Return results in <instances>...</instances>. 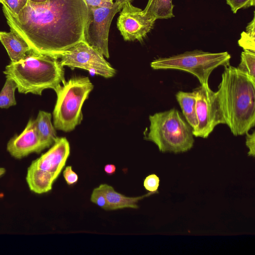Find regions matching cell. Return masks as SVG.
I'll return each mask as SVG.
<instances>
[{"mask_svg": "<svg viewBox=\"0 0 255 255\" xmlns=\"http://www.w3.org/2000/svg\"><path fill=\"white\" fill-rule=\"evenodd\" d=\"M64 178L67 184L71 185L75 184L78 180V176L72 169L71 166H67L63 172Z\"/></svg>", "mask_w": 255, "mask_h": 255, "instance_id": "26", "label": "cell"}, {"mask_svg": "<svg viewBox=\"0 0 255 255\" xmlns=\"http://www.w3.org/2000/svg\"><path fill=\"white\" fill-rule=\"evenodd\" d=\"M70 152V145L66 138L58 137L52 146L31 163L38 168L50 172L58 177Z\"/></svg>", "mask_w": 255, "mask_h": 255, "instance_id": "11", "label": "cell"}, {"mask_svg": "<svg viewBox=\"0 0 255 255\" xmlns=\"http://www.w3.org/2000/svg\"><path fill=\"white\" fill-rule=\"evenodd\" d=\"M31 2L34 3H42L46 1L47 0H29Z\"/></svg>", "mask_w": 255, "mask_h": 255, "instance_id": "30", "label": "cell"}, {"mask_svg": "<svg viewBox=\"0 0 255 255\" xmlns=\"http://www.w3.org/2000/svg\"><path fill=\"white\" fill-rule=\"evenodd\" d=\"M58 59L63 66L81 68L105 78L112 77L116 73L104 56L83 40L65 51Z\"/></svg>", "mask_w": 255, "mask_h": 255, "instance_id": "9", "label": "cell"}, {"mask_svg": "<svg viewBox=\"0 0 255 255\" xmlns=\"http://www.w3.org/2000/svg\"><path fill=\"white\" fill-rule=\"evenodd\" d=\"M16 85L14 82L6 78L5 84L0 92V108H8L16 104L14 92Z\"/></svg>", "mask_w": 255, "mask_h": 255, "instance_id": "20", "label": "cell"}, {"mask_svg": "<svg viewBox=\"0 0 255 255\" xmlns=\"http://www.w3.org/2000/svg\"><path fill=\"white\" fill-rule=\"evenodd\" d=\"M2 11L13 31L35 52L56 57L83 40L88 15L85 0H30L17 14L5 5Z\"/></svg>", "mask_w": 255, "mask_h": 255, "instance_id": "1", "label": "cell"}, {"mask_svg": "<svg viewBox=\"0 0 255 255\" xmlns=\"http://www.w3.org/2000/svg\"><path fill=\"white\" fill-rule=\"evenodd\" d=\"M100 187L106 196L109 210H116L124 208L137 209V203L145 197L149 196L154 192H149L147 194L138 197H128L118 192L111 185L101 184Z\"/></svg>", "mask_w": 255, "mask_h": 255, "instance_id": "15", "label": "cell"}, {"mask_svg": "<svg viewBox=\"0 0 255 255\" xmlns=\"http://www.w3.org/2000/svg\"><path fill=\"white\" fill-rule=\"evenodd\" d=\"M186 122L194 129L198 125L196 112V95L192 92L179 91L175 95Z\"/></svg>", "mask_w": 255, "mask_h": 255, "instance_id": "18", "label": "cell"}, {"mask_svg": "<svg viewBox=\"0 0 255 255\" xmlns=\"http://www.w3.org/2000/svg\"><path fill=\"white\" fill-rule=\"evenodd\" d=\"M62 84L54 90L57 100L53 112L54 127L69 132L81 123L82 106L94 85L85 76L72 77Z\"/></svg>", "mask_w": 255, "mask_h": 255, "instance_id": "5", "label": "cell"}, {"mask_svg": "<svg viewBox=\"0 0 255 255\" xmlns=\"http://www.w3.org/2000/svg\"><path fill=\"white\" fill-rule=\"evenodd\" d=\"M57 178L52 173L38 168L32 163L27 169L26 177L30 190L37 194L50 191Z\"/></svg>", "mask_w": 255, "mask_h": 255, "instance_id": "14", "label": "cell"}, {"mask_svg": "<svg viewBox=\"0 0 255 255\" xmlns=\"http://www.w3.org/2000/svg\"><path fill=\"white\" fill-rule=\"evenodd\" d=\"M7 150L17 159H21L33 152L38 153L42 151L35 120L30 119L23 131L8 141Z\"/></svg>", "mask_w": 255, "mask_h": 255, "instance_id": "12", "label": "cell"}, {"mask_svg": "<svg viewBox=\"0 0 255 255\" xmlns=\"http://www.w3.org/2000/svg\"><path fill=\"white\" fill-rule=\"evenodd\" d=\"M91 201L101 208L109 210L107 200L105 193L100 186L94 188L90 197Z\"/></svg>", "mask_w": 255, "mask_h": 255, "instance_id": "22", "label": "cell"}, {"mask_svg": "<svg viewBox=\"0 0 255 255\" xmlns=\"http://www.w3.org/2000/svg\"><path fill=\"white\" fill-rule=\"evenodd\" d=\"M35 123L40 148L42 151L53 145L58 138L55 128L51 123V114L39 111Z\"/></svg>", "mask_w": 255, "mask_h": 255, "instance_id": "16", "label": "cell"}, {"mask_svg": "<svg viewBox=\"0 0 255 255\" xmlns=\"http://www.w3.org/2000/svg\"><path fill=\"white\" fill-rule=\"evenodd\" d=\"M160 179L155 174L148 175L144 180L143 186L145 189L149 192L158 193Z\"/></svg>", "mask_w": 255, "mask_h": 255, "instance_id": "25", "label": "cell"}, {"mask_svg": "<svg viewBox=\"0 0 255 255\" xmlns=\"http://www.w3.org/2000/svg\"><path fill=\"white\" fill-rule=\"evenodd\" d=\"M114 1H122L124 3H126L127 2H131L132 0H114Z\"/></svg>", "mask_w": 255, "mask_h": 255, "instance_id": "32", "label": "cell"}, {"mask_svg": "<svg viewBox=\"0 0 255 255\" xmlns=\"http://www.w3.org/2000/svg\"><path fill=\"white\" fill-rule=\"evenodd\" d=\"M104 171L107 174L112 175L115 173L116 166L112 164H106L104 167Z\"/></svg>", "mask_w": 255, "mask_h": 255, "instance_id": "29", "label": "cell"}, {"mask_svg": "<svg viewBox=\"0 0 255 255\" xmlns=\"http://www.w3.org/2000/svg\"><path fill=\"white\" fill-rule=\"evenodd\" d=\"M237 68L255 82V52L244 50Z\"/></svg>", "mask_w": 255, "mask_h": 255, "instance_id": "19", "label": "cell"}, {"mask_svg": "<svg viewBox=\"0 0 255 255\" xmlns=\"http://www.w3.org/2000/svg\"><path fill=\"white\" fill-rule=\"evenodd\" d=\"M29 1V0H0V3L5 5L14 14H18Z\"/></svg>", "mask_w": 255, "mask_h": 255, "instance_id": "23", "label": "cell"}, {"mask_svg": "<svg viewBox=\"0 0 255 255\" xmlns=\"http://www.w3.org/2000/svg\"><path fill=\"white\" fill-rule=\"evenodd\" d=\"M121 10L117 25L124 39L142 41L152 30L156 20L143 15L142 10L131 2H126Z\"/></svg>", "mask_w": 255, "mask_h": 255, "instance_id": "10", "label": "cell"}, {"mask_svg": "<svg viewBox=\"0 0 255 255\" xmlns=\"http://www.w3.org/2000/svg\"><path fill=\"white\" fill-rule=\"evenodd\" d=\"M246 136V145L248 147L249 151L248 153V156L255 157V131L252 133L247 132Z\"/></svg>", "mask_w": 255, "mask_h": 255, "instance_id": "27", "label": "cell"}, {"mask_svg": "<svg viewBox=\"0 0 255 255\" xmlns=\"http://www.w3.org/2000/svg\"><path fill=\"white\" fill-rule=\"evenodd\" d=\"M217 92L226 124L235 136L255 125V82L237 67L224 66Z\"/></svg>", "mask_w": 255, "mask_h": 255, "instance_id": "2", "label": "cell"}, {"mask_svg": "<svg viewBox=\"0 0 255 255\" xmlns=\"http://www.w3.org/2000/svg\"><path fill=\"white\" fill-rule=\"evenodd\" d=\"M0 41L5 48L11 62L24 59L32 51L25 41L11 30L0 31Z\"/></svg>", "mask_w": 255, "mask_h": 255, "instance_id": "13", "label": "cell"}, {"mask_svg": "<svg viewBox=\"0 0 255 255\" xmlns=\"http://www.w3.org/2000/svg\"><path fill=\"white\" fill-rule=\"evenodd\" d=\"M124 4L114 1L111 7H88L83 41L107 58H109L108 38L111 24Z\"/></svg>", "mask_w": 255, "mask_h": 255, "instance_id": "7", "label": "cell"}, {"mask_svg": "<svg viewBox=\"0 0 255 255\" xmlns=\"http://www.w3.org/2000/svg\"><path fill=\"white\" fill-rule=\"evenodd\" d=\"M232 12L236 13L240 9H245L255 5V0H226Z\"/></svg>", "mask_w": 255, "mask_h": 255, "instance_id": "24", "label": "cell"}, {"mask_svg": "<svg viewBox=\"0 0 255 255\" xmlns=\"http://www.w3.org/2000/svg\"><path fill=\"white\" fill-rule=\"evenodd\" d=\"M172 0H148L142 13L145 16L157 19H166L174 16Z\"/></svg>", "mask_w": 255, "mask_h": 255, "instance_id": "17", "label": "cell"}, {"mask_svg": "<svg viewBox=\"0 0 255 255\" xmlns=\"http://www.w3.org/2000/svg\"><path fill=\"white\" fill-rule=\"evenodd\" d=\"M88 7H111L114 4V0H85Z\"/></svg>", "mask_w": 255, "mask_h": 255, "instance_id": "28", "label": "cell"}, {"mask_svg": "<svg viewBox=\"0 0 255 255\" xmlns=\"http://www.w3.org/2000/svg\"><path fill=\"white\" fill-rule=\"evenodd\" d=\"M59 59L31 51L23 59L10 62L3 73L13 80L20 93L41 95L46 89L55 90L66 81Z\"/></svg>", "mask_w": 255, "mask_h": 255, "instance_id": "3", "label": "cell"}, {"mask_svg": "<svg viewBox=\"0 0 255 255\" xmlns=\"http://www.w3.org/2000/svg\"><path fill=\"white\" fill-rule=\"evenodd\" d=\"M255 11L253 20L248 23L246 31H243L238 40L239 45L244 50L255 52Z\"/></svg>", "mask_w": 255, "mask_h": 255, "instance_id": "21", "label": "cell"}, {"mask_svg": "<svg viewBox=\"0 0 255 255\" xmlns=\"http://www.w3.org/2000/svg\"><path fill=\"white\" fill-rule=\"evenodd\" d=\"M196 95L198 125L192 129L195 137L207 138L219 124H226L217 92L209 85H201L193 91Z\"/></svg>", "mask_w": 255, "mask_h": 255, "instance_id": "8", "label": "cell"}, {"mask_svg": "<svg viewBox=\"0 0 255 255\" xmlns=\"http://www.w3.org/2000/svg\"><path fill=\"white\" fill-rule=\"evenodd\" d=\"M149 120V131L144 138L154 143L160 151L177 153L192 148V128L177 110L156 113Z\"/></svg>", "mask_w": 255, "mask_h": 255, "instance_id": "4", "label": "cell"}, {"mask_svg": "<svg viewBox=\"0 0 255 255\" xmlns=\"http://www.w3.org/2000/svg\"><path fill=\"white\" fill-rule=\"evenodd\" d=\"M5 172V168L0 167V177L3 175Z\"/></svg>", "mask_w": 255, "mask_h": 255, "instance_id": "31", "label": "cell"}, {"mask_svg": "<svg viewBox=\"0 0 255 255\" xmlns=\"http://www.w3.org/2000/svg\"><path fill=\"white\" fill-rule=\"evenodd\" d=\"M231 58L230 54L226 51L212 53L194 50L168 57L159 58L152 61L150 66L154 70L186 71L195 76L201 85H208L212 71L220 66L229 65Z\"/></svg>", "mask_w": 255, "mask_h": 255, "instance_id": "6", "label": "cell"}]
</instances>
